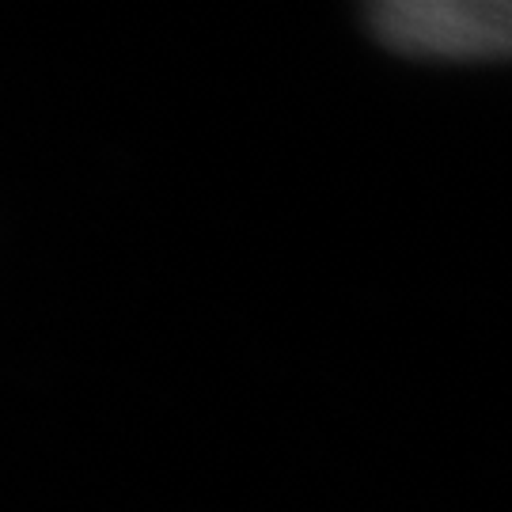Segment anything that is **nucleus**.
I'll use <instances>...</instances> for the list:
<instances>
[{"instance_id":"nucleus-1","label":"nucleus","mask_w":512,"mask_h":512,"mask_svg":"<svg viewBox=\"0 0 512 512\" xmlns=\"http://www.w3.org/2000/svg\"><path fill=\"white\" fill-rule=\"evenodd\" d=\"M372 23L406 54L512 57V0H391Z\"/></svg>"}]
</instances>
